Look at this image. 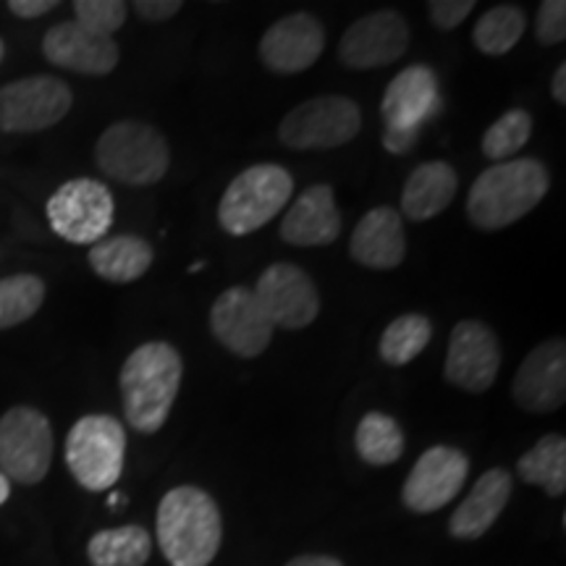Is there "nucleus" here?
Instances as JSON below:
<instances>
[{
  "label": "nucleus",
  "instance_id": "c9c22d12",
  "mask_svg": "<svg viewBox=\"0 0 566 566\" xmlns=\"http://www.w3.org/2000/svg\"><path fill=\"white\" fill-rule=\"evenodd\" d=\"M417 137H420V132L415 129H391V126H386L384 147L394 155H405L417 145Z\"/></svg>",
  "mask_w": 566,
  "mask_h": 566
},
{
  "label": "nucleus",
  "instance_id": "a878e982",
  "mask_svg": "<svg viewBox=\"0 0 566 566\" xmlns=\"http://www.w3.org/2000/svg\"><path fill=\"white\" fill-rule=\"evenodd\" d=\"M516 472L527 485L546 488L548 495H564L566 491V441L564 436H543L533 449L525 451L516 462Z\"/></svg>",
  "mask_w": 566,
  "mask_h": 566
},
{
  "label": "nucleus",
  "instance_id": "a19ab883",
  "mask_svg": "<svg viewBox=\"0 0 566 566\" xmlns=\"http://www.w3.org/2000/svg\"><path fill=\"white\" fill-rule=\"evenodd\" d=\"M3 55H6V45H3V40H0V61H3Z\"/></svg>",
  "mask_w": 566,
  "mask_h": 566
},
{
  "label": "nucleus",
  "instance_id": "aec40b11",
  "mask_svg": "<svg viewBox=\"0 0 566 566\" xmlns=\"http://www.w3.org/2000/svg\"><path fill=\"white\" fill-rule=\"evenodd\" d=\"M349 252L354 263L370 271H394L407 258L405 221L399 210L380 205L365 212L363 221L354 226Z\"/></svg>",
  "mask_w": 566,
  "mask_h": 566
},
{
  "label": "nucleus",
  "instance_id": "2eb2a0df",
  "mask_svg": "<svg viewBox=\"0 0 566 566\" xmlns=\"http://www.w3.org/2000/svg\"><path fill=\"white\" fill-rule=\"evenodd\" d=\"M254 294L275 328L302 331L313 325L321 313V294L315 281L294 263L268 265L258 279Z\"/></svg>",
  "mask_w": 566,
  "mask_h": 566
},
{
  "label": "nucleus",
  "instance_id": "6e6552de",
  "mask_svg": "<svg viewBox=\"0 0 566 566\" xmlns=\"http://www.w3.org/2000/svg\"><path fill=\"white\" fill-rule=\"evenodd\" d=\"M51 229L71 244H97L111 231L116 202L111 189L95 179H71L48 200Z\"/></svg>",
  "mask_w": 566,
  "mask_h": 566
},
{
  "label": "nucleus",
  "instance_id": "e433bc0d",
  "mask_svg": "<svg viewBox=\"0 0 566 566\" xmlns=\"http://www.w3.org/2000/svg\"><path fill=\"white\" fill-rule=\"evenodd\" d=\"M55 0H9V11L19 19H38L55 9Z\"/></svg>",
  "mask_w": 566,
  "mask_h": 566
},
{
  "label": "nucleus",
  "instance_id": "4468645a",
  "mask_svg": "<svg viewBox=\"0 0 566 566\" xmlns=\"http://www.w3.org/2000/svg\"><path fill=\"white\" fill-rule=\"evenodd\" d=\"M409 48V24L399 11L384 9L357 19L338 42V61L346 69L370 71L399 61Z\"/></svg>",
  "mask_w": 566,
  "mask_h": 566
},
{
  "label": "nucleus",
  "instance_id": "412c9836",
  "mask_svg": "<svg viewBox=\"0 0 566 566\" xmlns=\"http://www.w3.org/2000/svg\"><path fill=\"white\" fill-rule=\"evenodd\" d=\"M438 105V80L436 71L415 63L394 76V82L386 87L380 113H384L386 126L391 129H415L420 132V124L433 116Z\"/></svg>",
  "mask_w": 566,
  "mask_h": 566
},
{
  "label": "nucleus",
  "instance_id": "4be33fe9",
  "mask_svg": "<svg viewBox=\"0 0 566 566\" xmlns=\"http://www.w3.org/2000/svg\"><path fill=\"white\" fill-rule=\"evenodd\" d=\"M512 475L501 470V467L483 472L478 483L472 485L470 495L451 514V537H457V541H478V537H483L506 509L509 499H512Z\"/></svg>",
  "mask_w": 566,
  "mask_h": 566
},
{
  "label": "nucleus",
  "instance_id": "7ed1b4c3",
  "mask_svg": "<svg viewBox=\"0 0 566 566\" xmlns=\"http://www.w3.org/2000/svg\"><path fill=\"white\" fill-rule=\"evenodd\" d=\"M551 189V174L535 158L493 163L467 195V216L483 231H501L541 205Z\"/></svg>",
  "mask_w": 566,
  "mask_h": 566
},
{
  "label": "nucleus",
  "instance_id": "f8f14e48",
  "mask_svg": "<svg viewBox=\"0 0 566 566\" xmlns=\"http://www.w3.org/2000/svg\"><path fill=\"white\" fill-rule=\"evenodd\" d=\"M499 367L501 346L491 325L483 321L457 323L446 349V380L467 394H485L499 378Z\"/></svg>",
  "mask_w": 566,
  "mask_h": 566
},
{
  "label": "nucleus",
  "instance_id": "cd10ccee",
  "mask_svg": "<svg viewBox=\"0 0 566 566\" xmlns=\"http://www.w3.org/2000/svg\"><path fill=\"white\" fill-rule=\"evenodd\" d=\"M527 30V17L520 6H493L491 11H485L483 17L478 19L475 32H472V40H475L478 51L483 55H491V59H501L509 51H514L516 42L522 40V34Z\"/></svg>",
  "mask_w": 566,
  "mask_h": 566
},
{
  "label": "nucleus",
  "instance_id": "c85d7f7f",
  "mask_svg": "<svg viewBox=\"0 0 566 566\" xmlns=\"http://www.w3.org/2000/svg\"><path fill=\"white\" fill-rule=\"evenodd\" d=\"M430 338H433V323L424 315L407 313L396 317L394 323L386 325L384 336H380V359L391 367H405L420 357Z\"/></svg>",
  "mask_w": 566,
  "mask_h": 566
},
{
  "label": "nucleus",
  "instance_id": "5701e85b",
  "mask_svg": "<svg viewBox=\"0 0 566 566\" xmlns=\"http://www.w3.org/2000/svg\"><path fill=\"white\" fill-rule=\"evenodd\" d=\"M459 187L457 171L446 160H430L417 166L401 189V212L409 221H430L449 208Z\"/></svg>",
  "mask_w": 566,
  "mask_h": 566
},
{
  "label": "nucleus",
  "instance_id": "9d476101",
  "mask_svg": "<svg viewBox=\"0 0 566 566\" xmlns=\"http://www.w3.org/2000/svg\"><path fill=\"white\" fill-rule=\"evenodd\" d=\"M69 84L55 76H27L0 87V132L32 134L51 129L63 116H69Z\"/></svg>",
  "mask_w": 566,
  "mask_h": 566
},
{
  "label": "nucleus",
  "instance_id": "9b49d317",
  "mask_svg": "<svg viewBox=\"0 0 566 566\" xmlns=\"http://www.w3.org/2000/svg\"><path fill=\"white\" fill-rule=\"evenodd\" d=\"M210 331L237 357H260L271 344L275 325L250 286H231L212 302Z\"/></svg>",
  "mask_w": 566,
  "mask_h": 566
},
{
  "label": "nucleus",
  "instance_id": "b1692460",
  "mask_svg": "<svg viewBox=\"0 0 566 566\" xmlns=\"http://www.w3.org/2000/svg\"><path fill=\"white\" fill-rule=\"evenodd\" d=\"M90 268L108 283H134L150 271L155 263V250L147 239L122 233L105 237L90 250Z\"/></svg>",
  "mask_w": 566,
  "mask_h": 566
},
{
  "label": "nucleus",
  "instance_id": "f03ea898",
  "mask_svg": "<svg viewBox=\"0 0 566 566\" xmlns=\"http://www.w3.org/2000/svg\"><path fill=\"white\" fill-rule=\"evenodd\" d=\"M155 527L158 546L171 566H210L221 551V509L202 488L179 485L163 495Z\"/></svg>",
  "mask_w": 566,
  "mask_h": 566
},
{
  "label": "nucleus",
  "instance_id": "f704fd0d",
  "mask_svg": "<svg viewBox=\"0 0 566 566\" xmlns=\"http://www.w3.org/2000/svg\"><path fill=\"white\" fill-rule=\"evenodd\" d=\"M181 9V0H137V3H134V11H137L145 21H153V24L174 19Z\"/></svg>",
  "mask_w": 566,
  "mask_h": 566
},
{
  "label": "nucleus",
  "instance_id": "7c9ffc66",
  "mask_svg": "<svg viewBox=\"0 0 566 566\" xmlns=\"http://www.w3.org/2000/svg\"><path fill=\"white\" fill-rule=\"evenodd\" d=\"M530 137H533V116L522 108H512L483 134V155L493 163H506L527 145Z\"/></svg>",
  "mask_w": 566,
  "mask_h": 566
},
{
  "label": "nucleus",
  "instance_id": "f257e3e1",
  "mask_svg": "<svg viewBox=\"0 0 566 566\" xmlns=\"http://www.w3.org/2000/svg\"><path fill=\"white\" fill-rule=\"evenodd\" d=\"M184 378L181 354L168 342H147L122 367L124 415L132 430L153 436L166 424Z\"/></svg>",
  "mask_w": 566,
  "mask_h": 566
},
{
  "label": "nucleus",
  "instance_id": "58836bf2",
  "mask_svg": "<svg viewBox=\"0 0 566 566\" xmlns=\"http://www.w3.org/2000/svg\"><path fill=\"white\" fill-rule=\"evenodd\" d=\"M551 95L558 105L566 103V63H558L554 80H551Z\"/></svg>",
  "mask_w": 566,
  "mask_h": 566
},
{
  "label": "nucleus",
  "instance_id": "0eeeda50",
  "mask_svg": "<svg viewBox=\"0 0 566 566\" xmlns=\"http://www.w3.org/2000/svg\"><path fill=\"white\" fill-rule=\"evenodd\" d=\"M363 111L344 95H321L304 101L283 116L279 137L289 150H334L357 137Z\"/></svg>",
  "mask_w": 566,
  "mask_h": 566
},
{
  "label": "nucleus",
  "instance_id": "393cba45",
  "mask_svg": "<svg viewBox=\"0 0 566 566\" xmlns=\"http://www.w3.org/2000/svg\"><path fill=\"white\" fill-rule=\"evenodd\" d=\"M150 554L153 537L139 525L101 530L87 543L92 566H145Z\"/></svg>",
  "mask_w": 566,
  "mask_h": 566
},
{
  "label": "nucleus",
  "instance_id": "2f4dec72",
  "mask_svg": "<svg viewBox=\"0 0 566 566\" xmlns=\"http://www.w3.org/2000/svg\"><path fill=\"white\" fill-rule=\"evenodd\" d=\"M129 6L122 0H76L74 21L97 38H111L124 27Z\"/></svg>",
  "mask_w": 566,
  "mask_h": 566
},
{
  "label": "nucleus",
  "instance_id": "423d86ee",
  "mask_svg": "<svg viewBox=\"0 0 566 566\" xmlns=\"http://www.w3.org/2000/svg\"><path fill=\"white\" fill-rule=\"evenodd\" d=\"M126 430L111 415H84L69 430L66 464L76 483L103 493L118 483L124 472Z\"/></svg>",
  "mask_w": 566,
  "mask_h": 566
},
{
  "label": "nucleus",
  "instance_id": "ea45409f",
  "mask_svg": "<svg viewBox=\"0 0 566 566\" xmlns=\"http://www.w3.org/2000/svg\"><path fill=\"white\" fill-rule=\"evenodd\" d=\"M9 495H11L9 478H6L3 472H0V504H6V501H9Z\"/></svg>",
  "mask_w": 566,
  "mask_h": 566
},
{
  "label": "nucleus",
  "instance_id": "c756f323",
  "mask_svg": "<svg viewBox=\"0 0 566 566\" xmlns=\"http://www.w3.org/2000/svg\"><path fill=\"white\" fill-rule=\"evenodd\" d=\"M45 302V281L19 273L0 279V331L13 328L38 313Z\"/></svg>",
  "mask_w": 566,
  "mask_h": 566
},
{
  "label": "nucleus",
  "instance_id": "f3484780",
  "mask_svg": "<svg viewBox=\"0 0 566 566\" xmlns=\"http://www.w3.org/2000/svg\"><path fill=\"white\" fill-rule=\"evenodd\" d=\"M325 30L313 13H289L260 40V61L273 74H302L321 59Z\"/></svg>",
  "mask_w": 566,
  "mask_h": 566
},
{
  "label": "nucleus",
  "instance_id": "ddd939ff",
  "mask_svg": "<svg viewBox=\"0 0 566 566\" xmlns=\"http://www.w3.org/2000/svg\"><path fill=\"white\" fill-rule=\"evenodd\" d=\"M470 475V459L454 446H433L417 459L401 488V501L409 512L433 514L462 491Z\"/></svg>",
  "mask_w": 566,
  "mask_h": 566
},
{
  "label": "nucleus",
  "instance_id": "dca6fc26",
  "mask_svg": "<svg viewBox=\"0 0 566 566\" xmlns=\"http://www.w3.org/2000/svg\"><path fill=\"white\" fill-rule=\"evenodd\" d=\"M512 399L525 412L548 415L566 401V344L564 338L537 344L512 380Z\"/></svg>",
  "mask_w": 566,
  "mask_h": 566
},
{
  "label": "nucleus",
  "instance_id": "473e14b6",
  "mask_svg": "<svg viewBox=\"0 0 566 566\" xmlns=\"http://www.w3.org/2000/svg\"><path fill=\"white\" fill-rule=\"evenodd\" d=\"M535 34L543 45H558L566 40V3L564 0H543L537 11Z\"/></svg>",
  "mask_w": 566,
  "mask_h": 566
},
{
  "label": "nucleus",
  "instance_id": "1a4fd4ad",
  "mask_svg": "<svg viewBox=\"0 0 566 566\" xmlns=\"http://www.w3.org/2000/svg\"><path fill=\"white\" fill-rule=\"evenodd\" d=\"M53 462V428L32 407H13L0 417V472L21 485H34Z\"/></svg>",
  "mask_w": 566,
  "mask_h": 566
},
{
  "label": "nucleus",
  "instance_id": "4c0bfd02",
  "mask_svg": "<svg viewBox=\"0 0 566 566\" xmlns=\"http://www.w3.org/2000/svg\"><path fill=\"white\" fill-rule=\"evenodd\" d=\"M286 566H344L336 556H321V554H304L296 556Z\"/></svg>",
  "mask_w": 566,
  "mask_h": 566
},
{
  "label": "nucleus",
  "instance_id": "6ab92c4d",
  "mask_svg": "<svg viewBox=\"0 0 566 566\" xmlns=\"http://www.w3.org/2000/svg\"><path fill=\"white\" fill-rule=\"evenodd\" d=\"M342 233V212L334 189L313 184L296 197L281 221V239L292 247H328Z\"/></svg>",
  "mask_w": 566,
  "mask_h": 566
},
{
  "label": "nucleus",
  "instance_id": "72a5a7b5",
  "mask_svg": "<svg viewBox=\"0 0 566 566\" xmlns=\"http://www.w3.org/2000/svg\"><path fill=\"white\" fill-rule=\"evenodd\" d=\"M428 11L438 30L451 32L459 24H464V19L475 11V0H433V3H428Z\"/></svg>",
  "mask_w": 566,
  "mask_h": 566
},
{
  "label": "nucleus",
  "instance_id": "a211bd4d",
  "mask_svg": "<svg viewBox=\"0 0 566 566\" xmlns=\"http://www.w3.org/2000/svg\"><path fill=\"white\" fill-rule=\"evenodd\" d=\"M42 53L53 66L76 71L84 76H105L118 66L122 51L116 40L97 38L87 30H82L76 21H63L42 38Z\"/></svg>",
  "mask_w": 566,
  "mask_h": 566
},
{
  "label": "nucleus",
  "instance_id": "20e7f679",
  "mask_svg": "<svg viewBox=\"0 0 566 566\" xmlns=\"http://www.w3.org/2000/svg\"><path fill=\"white\" fill-rule=\"evenodd\" d=\"M294 195V179L279 163H258L233 179L218 205V223L231 237H250L273 221Z\"/></svg>",
  "mask_w": 566,
  "mask_h": 566
},
{
  "label": "nucleus",
  "instance_id": "bb28decb",
  "mask_svg": "<svg viewBox=\"0 0 566 566\" xmlns=\"http://www.w3.org/2000/svg\"><path fill=\"white\" fill-rule=\"evenodd\" d=\"M357 454L373 467H388L405 454V430L386 412H367L354 433Z\"/></svg>",
  "mask_w": 566,
  "mask_h": 566
},
{
  "label": "nucleus",
  "instance_id": "39448f33",
  "mask_svg": "<svg viewBox=\"0 0 566 566\" xmlns=\"http://www.w3.org/2000/svg\"><path fill=\"white\" fill-rule=\"evenodd\" d=\"M95 160L111 179L129 187H150L168 174L171 150L155 126L145 122H116L101 134L95 145Z\"/></svg>",
  "mask_w": 566,
  "mask_h": 566
}]
</instances>
